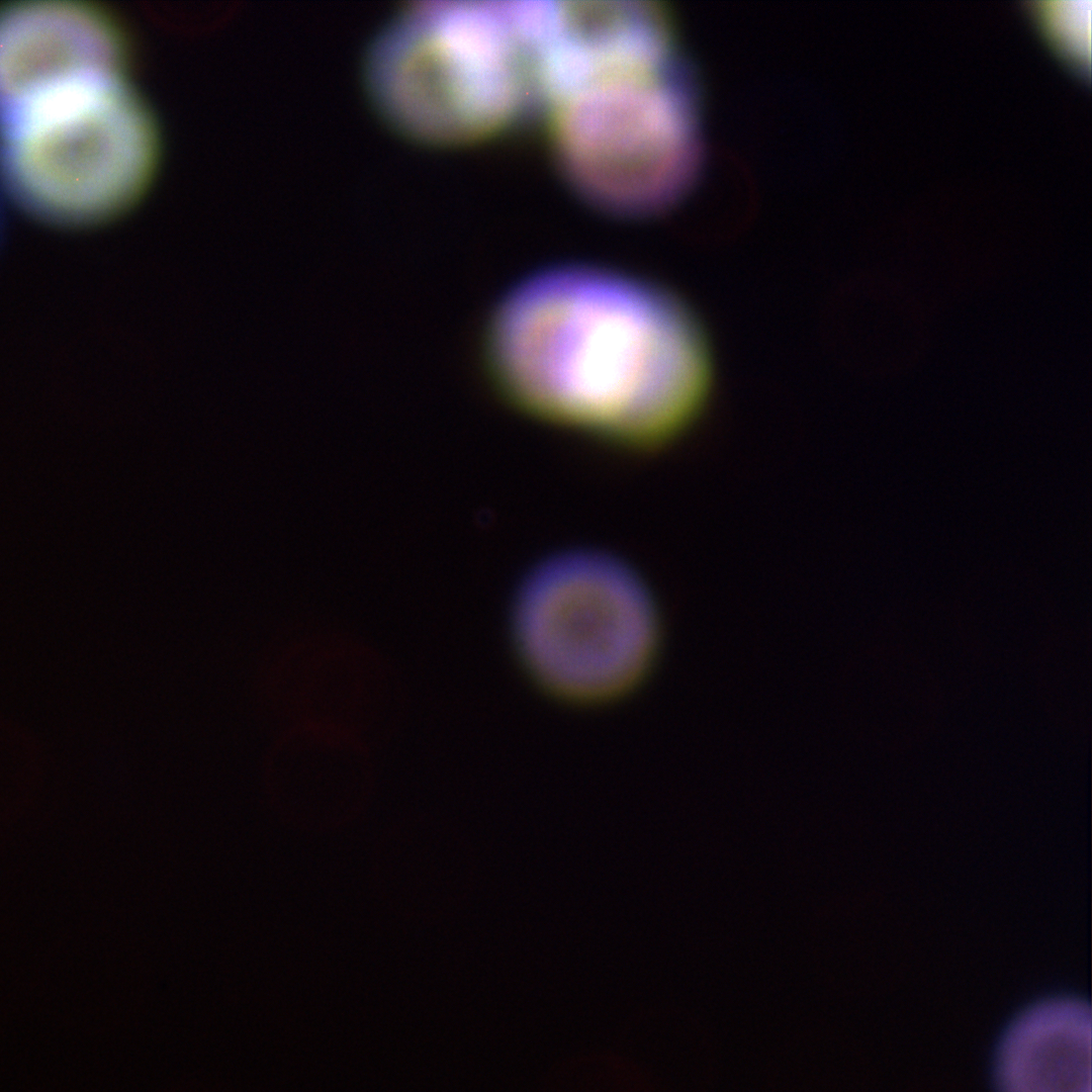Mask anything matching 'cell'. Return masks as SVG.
Returning a JSON list of instances; mask_svg holds the SVG:
<instances>
[{"mask_svg":"<svg viewBox=\"0 0 1092 1092\" xmlns=\"http://www.w3.org/2000/svg\"><path fill=\"white\" fill-rule=\"evenodd\" d=\"M510 637L527 676L572 704H604L647 677L661 623L646 583L623 561L569 550L526 575L512 602Z\"/></svg>","mask_w":1092,"mask_h":1092,"instance_id":"obj_4","label":"cell"},{"mask_svg":"<svg viewBox=\"0 0 1092 1092\" xmlns=\"http://www.w3.org/2000/svg\"><path fill=\"white\" fill-rule=\"evenodd\" d=\"M465 845L453 828L412 822L385 833L374 855L375 884L398 914L432 919L453 912L469 880Z\"/></svg>","mask_w":1092,"mask_h":1092,"instance_id":"obj_9","label":"cell"},{"mask_svg":"<svg viewBox=\"0 0 1092 1092\" xmlns=\"http://www.w3.org/2000/svg\"><path fill=\"white\" fill-rule=\"evenodd\" d=\"M131 56L120 19L91 0L0 1V127L77 81L124 75Z\"/></svg>","mask_w":1092,"mask_h":1092,"instance_id":"obj_6","label":"cell"},{"mask_svg":"<svg viewBox=\"0 0 1092 1092\" xmlns=\"http://www.w3.org/2000/svg\"><path fill=\"white\" fill-rule=\"evenodd\" d=\"M1091 1029L1090 1005L1080 997L1026 1005L995 1041L994 1092H1091Z\"/></svg>","mask_w":1092,"mask_h":1092,"instance_id":"obj_8","label":"cell"},{"mask_svg":"<svg viewBox=\"0 0 1092 1092\" xmlns=\"http://www.w3.org/2000/svg\"><path fill=\"white\" fill-rule=\"evenodd\" d=\"M551 1092H645L617 1060L593 1059L561 1072Z\"/></svg>","mask_w":1092,"mask_h":1092,"instance_id":"obj_11","label":"cell"},{"mask_svg":"<svg viewBox=\"0 0 1092 1092\" xmlns=\"http://www.w3.org/2000/svg\"><path fill=\"white\" fill-rule=\"evenodd\" d=\"M673 58L666 15L654 2H546L537 47V88L550 102Z\"/></svg>","mask_w":1092,"mask_h":1092,"instance_id":"obj_7","label":"cell"},{"mask_svg":"<svg viewBox=\"0 0 1092 1092\" xmlns=\"http://www.w3.org/2000/svg\"><path fill=\"white\" fill-rule=\"evenodd\" d=\"M786 1056L778 1072L783 1092H841V1044L812 1040Z\"/></svg>","mask_w":1092,"mask_h":1092,"instance_id":"obj_10","label":"cell"},{"mask_svg":"<svg viewBox=\"0 0 1092 1092\" xmlns=\"http://www.w3.org/2000/svg\"><path fill=\"white\" fill-rule=\"evenodd\" d=\"M160 132L124 75L78 81L0 127V186L33 218L83 226L119 214L154 177Z\"/></svg>","mask_w":1092,"mask_h":1092,"instance_id":"obj_3","label":"cell"},{"mask_svg":"<svg viewBox=\"0 0 1092 1092\" xmlns=\"http://www.w3.org/2000/svg\"><path fill=\"white\" fill-rule=\"evenodd\" d=\"M559 165L593 205L622 215L660 210L695 167V104L673 61L574 90L550 103Z\"/></svg>","mask_w":1092,"mask_h":1092,"instance_id":"obj_5","label":"cell"},{"mask_svg":"<svg viewBox=\"0 0 1092 1092\" xmlns=\"http://www.w3.org/2000/svg\"><path fill=\"white\" fill-rule=\"evenodd\" d=\"M373 104L419 140L462 143L509 123L535 91L519 2H416L377 33L365 60Z\"/></svg>","mask_w":1092,"mask_h":1092,"instance_id":"obj_2","label":"cell"},{"mask_svg":"<svg viewBox=\"0 0 1092 1092\" xmlns=\"http://www.w3.org/2000/svg\"><path fill=\"white\" fill-rule=\"evenodd\" d=\"M5 229H6L5 214H4L3 204H2V201H1V198H0V246H1V243H2L4 235H5Z\"/></svg>","mask_w":1092,"mask_h":1092,"instance_id":"obj_12","label":"cell"},{"mask_svg":"<svg viewBox=\"0 0 1092 1092\" xmlns=\"http://www.w3.org/2000/svg\"><path fill=\"white\" fill-rule=\"evenodd\" d=\"M482 349L493 386L511 403L634 447L677 437L712 380L710 345L684 303L584 265L543 270L509 291Z\"/></svg>","mask_w":1092,"mask_h":1092,"instance_id":"obj_1","label":"cell"}]
</instances>
